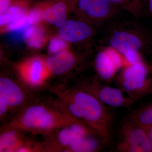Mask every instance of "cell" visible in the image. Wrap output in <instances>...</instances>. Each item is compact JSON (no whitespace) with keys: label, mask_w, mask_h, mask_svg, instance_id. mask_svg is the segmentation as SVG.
Here are the masks:
<instances>
[{"label":"cell","mask_w":152,"mask_h":152,"mask_svg":"<svg viewBox=\"0 0 152 152\" xmlns=\"http://www.w3.org/2000/svg\"><path fill=\"white\" fill-rule=\"evenodd\" d=\"M55 103L74 118L85 124L99 137L105 146L112 142L113 114L96 97L76 87L69 89L54 88Z\"/></svg>","instance_id":"1"},{"label":"cell","mask_w":152,"mask_h":152,"mask_svg":"<svg viewBox=\"0 0 152 152\" xmlns=\"http://www.w3.org/2000/svg\"><path fill=\"white\" fill-rule=\"evenodd\" d=\"M79 121L66 113L53 100L31 101L3 127L25 133L48 135L59 128Z\"/></svg>","instance_id":"2"},{"label":"cell","mask_w":152,"mask_h":152,"mask_svg":"<svg viewBox=\"0 0 152 152\" xmlns=\"http://www.w3.org/2000/svg\"><path fill=\"white\" fill-rule=\"evenodd\" d=\"M137 19L118 16L109 22L104 31L103 46L116 49L123 56L130 52L152 53V32Z\"/></svg>","instance_id":"3"},{"label":"cell","mask_w":152,"mask_h":152,"mask_svg":"<svg viewBox=\"0 0 152 152\" xmlns=\"http://www.w3.org/2000/svg\"><path fill=\"white\" fill-rule=\"evenodd\" d=\"M116 152H152L146 129L134 121L128 118L122 125Z\"/></svg>","instance_id":"4"},{"label":"cell","mask_w":152,"mask_h":152,"mask_svg":"<svg viewBox=\"0 0 152 152\" xmlns=\"http://www.w3.org/2000/svg\"><path fill=\"white\" fill-rule=\"evenodd\" d=\"M76 87L91 94L106 105L124 107L129 111L132 110L131 107L135 101L129 96H125L119 88L110 86L97 77Z\"/></svg>","instance_id":"5"},{"label":"cell","mask_w":152,"mask_h":152,"mask_svg":"<svg viewBox=\"0 0 152 152\" xmlns=\"http://www.w3.org/2000/svg\"><path fill=\"white\" fill-rule=\"evenodd\" d=\"M91 134L96 133L85 124L76 121L59 128L47 136L44 142L45 148L48 152H62L74 140Z\"/></svg>","instance_id":"6"},{"label":"cell","mask_w":152,"mask_h":152,"mask_svg":"<svg viewBox=\"0 0 152 152\" xmlns=\"http://www.w3.org/2000/svg\"><path fill=\"white\" fill-rule=\"evenodd\" d=\"M77 6L81 13L99 26L108 23L122 11L110 0H77Z\"/></svg>","instance_id":"7"},{"label":"cell","mask_w":152,"mask_h":152,"mask_svg":"<svg viewBox=\"0 0 152 152\" xmlns=\"http://www.w3.org/2000/svg\"><path fill=\"white\" fill-rule=\"evenodd\" d=\"M19 72L23 81L29 87L41 86L50 75L45 61L34 58L27 60L18 66Z\"/></svg>","instance_id":"8"},{"label":"cell","mask_w":152,"mask_h":152,"mask_svg":"<svg viewBox=\"0 0 152 152\" xmlns=\"http://www.w3.org/2000/svg\"><path fill=\"white\" fill-rule=\"evenodd\" d=\"M0 96L8 104L11 111L21 110L31 101L21 86L6 77L0 78Z\"/></svg>","instance_id":"9"},{"label":"cell","mask_w":152,"mask_h":152,"mask_svg":"<svg viewBox=\"0 0 152 152\" xmlns=\"http://www.w3.org/2000/svg\"><path fill=\"white\" fill-rule=\"evenodd\" d=\"M94 34V31L86 23L82 21L69 20L60 27L61 38L72 43H78L88 39Z\"/></svg>","instance_id":"10"},{"label":"cell","mask_w":152,"mask_h":152,"mask_svg":"<svg viewBox=\"0 0 152 152\" xmlns=\"http://www.w3.org/2000/svg\"><path fill=\"white\" fill-rule=\"evenodd\" d=\"M115 83L118 88L126 93L135 101L139 100L147 95L152 94V78L135 81H118Z\"/></svg>","instance_id":"11"},{"label":"cell","mask_w":152,"mask_h":152,"mask_svg":"<svg viewBox=\"0 0 152 152\" xmlns=\"http://www.w3.org/2000/svg\"><path fill=\"white\" fill-rule=\"evenodd\" d=\"M77 58L68 51L55 54L45 61L50 75H60L70 70L77 64Z\"/></svg>","instance_id":"12"},{"label":"cell","mask_w":152,"mask_h":152,"mask_svg":"<svg viewBox=\"0 0 152 152\" xmlns=\"http://www.w3.org/2000/svg\"><path fill=\"white\" fill-rule=\"evenodd\" d=\"M26 133L16 128L2 127L0 134V152H17L26 138Z\"/></svg>","instance_id":"13"},{"label":"cell","mask_w":152,"mask_h":152,"mask_svg":"<svg viewBox=\"0 0 152 152\" xmlns=\"http://www.w3.org/2000/svg\"><path fill=\"white\" fill-rule=\"evenodd\" d=\"M104 145L99 136L88 134L74 140L63 150L65 152H96L102 150Z\"/></svg>","instance_id":"14"},{"label":"cell","mask_w":152,"mask_h":152,"mask_svg":"<svg viewBox=\"0 0 152 152\" xmlns=\"http://www.w3.org/2000/svg\"><path fill=\"white\" fill-rule=\"evenodd\" d=\"M94 62L97 77L104 83L110 84L118 70L103 49L96 55Z\"/></svg>","instance_id":"15"},{"label":"cell","mask_w":152,"mask_h":152,"mask_svg":"<svg viewBox=\"0 0 152 152\" xmlns=\"http://www.w3.org/2000/svg\"><path fill=\"white\" fill-rule=\"evenodd\" d=\"M149 66L145 61L124 67L115 77V81L140 80L148 78Z\"/></svg>","instance_id":"16"},{"label":"cell","mask_w":152,"mask_h":152,"mask_svg":"<svg viewBox=\"0 0 152 152\" xmlns=\"http://www.w3.org/2000/svg\"><path fill=\"white\" fill-rule=\"evenodd\" d=\"M122 10L139 18L145 16L148 9V0H110Z\"/></svg>","instance_id":"17"},{"label":"cell","mask_w":152,"mask_h":152,"mask_svg":"<svg viewBox=\"0 0 152 152\" xmlns=\"http://www.w3.org/2000/svg\"><path fill=\"white\" fill-rule=\"evenodd\" d=\"M42 16L48 23L57 27H61L65 22V5L62 2L57 3L44 11Z\"/></svg>","instance_id":"18"},{"label":"cell","mask_w":152,"mask_h":152,"mask_svg":"<svg viewBox=\"0 0 152 152\" xmlns=\"http://www.w3.org/2000/svg\"><path fill=\"white\" fill-rule=\"evenodd\" d=\"M128 118L147 129L152 126V102L130 111Z\"/></svg>","instance_id":"19"},{"label":"cell","mask_w":152,"mask_h":152,"mask_svg":"<svg viewBox=\"0 0 152 152\" xmlns=\"http://www.w3.org/2000/svg\"><path fill=\"white\" fill-rule=\"evenodd\" d=\"M23 38L31 48H39L45 42L42 29L37 26H31L25 30Z\"/></svg>","instance_id":"20"},{"label":"cell","mask_w":152,"mask_h":152,"mask_svg":"<svg viewBox=\"0 0 152 152\" xmlns=\"http://www.w3.org/2000/svg\"><path fill=\"white\" fill-rule=\"evenodd\" d=\"M25 11L20 7L14 6L9 8L7 11L1 14L0 24L1 26L16 20L24 16Z\"/></svg>","instance_id":"21"},{"label":"cell","mask_w":152,"mask_h":152,"mask_svg":"<svg viewBox=\"0 0 152 152\" xmlns=\"http://www.w3.org/2000/svg\"><path fill=\"white\" fill-rule=\"evenodd\" d=\"M102 48L107 53L118 71L124 67V59L119 52L110 47L103 46Z\"/></svg>","instance_id":"22"},{"label":"cell","mask_w":152,"mask_h":152,"mask_svg":"<svg viewBox=\"0 0 152 152\" xmlns=\"http://www.w3.org/2000/svg\"><path fill=\"white\" fill-rule=\"evenodd\" d=\"M45 144L26 138L17 152H46Z\"/></svg>","instance_id":"23"},{"label":"cell","mask_w":152,"mask_h":152,"mask_svg":"<svg viewBox=\"0 0 152 152\" xmlns=\"http://www.w3.org/2000/svg\"><path fill=\"white\" fill-rule=\"evenodd\" d=\"M32 24L28 16H24L16 20L11 22L8 26L7 29L11 31H25L31 26Z\"/></svg>","instance_id":"24"},{"label":"cell","mask_w":152,"mask_h":152,"mask_svg":"<svg viewBox=\"0 0 152 152\" xmlns=\"http://www.w3.org/2000/svg\"><path fill=\"white\" fill-rule=\"evenodd\" d=\"M67 44L62 38H56L50 42L49 50L52 54H56L63 51L66 50Z\"/></svg>","instance_id":"25"},{"label":"cell","mask_w":152,"mask_h":152,"mask_svg":"<svg viewBox=\"0 0 152 152\" xmlns=\"http://www.w3.org/2000/svg\"><path fill=\"white\" fill-rule=\"evenodd\" d=\"M10 111L11 110L8 104L4 98L0 96V118L1 121L5 118Z\"/></svg>","instance_id":"26"},{"label":"cell","mask_w":152,"mask_h":152,"mask_svg":"<svg viewBox=\"0 0 152 152\" xmlns=\"http://www.w3.org/2000/svg\"><path fill=\"white\" fill-rule=\"evenodd\" d=\"M27 16L32 25L39 23L42 18V13L40 11L37 9L31 11Z\"/></svg>","instance_id":"27"},{"label":"cell","mask_w":152,"mask_h":152,"mask_svg":"<svg viewBox=\"0 0 152 152\" xmlns=\"http://www.w3.org/2000/svg\"><path fill=\"white\" fill-rule=\"evenodd\" d=\"M10 3V0H0V12L1 14L5 12L9 9Z\"/></svg>","instance_id":"28"},{"label":"cell","mask_w":152,"mask_h":152,"mask_svg":"<svg viewBox=\"0 0 152 152\" xmlns=\"http://www.w3.org/2000/svg\"><path fill=\"white\" fill-rule=\"evenodd\" d=\"M147 134L152 150V126L146 129Z\"/></svg>","instance_id":"29"},{"label":"cell","mask_w":152,"mask_h":152,"mask_svg":"<svg viewBox=\"0 0 152 152\" xmlns=\"http://www.w3.org/2000/svg\"><path fill=\"white\" fill-rule=\"evenodd\" d=\"M148 9L152 16V0H148Z\"/></svg>","instance_id":"30"}]
</instances>
